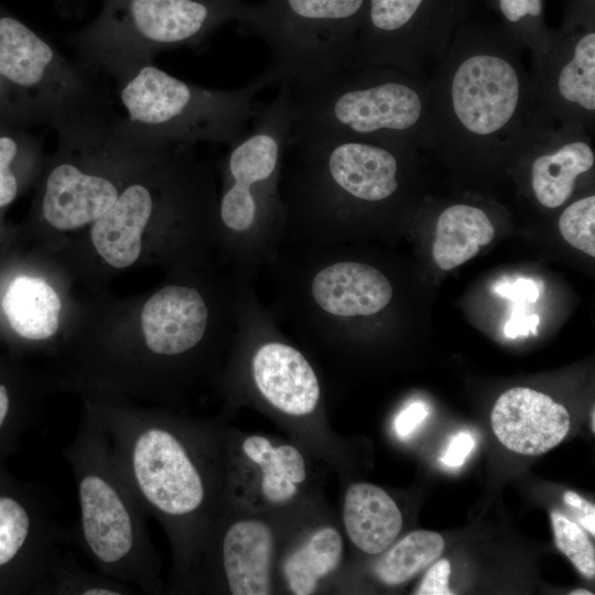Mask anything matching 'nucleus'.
Masks as SVG:
<instances>
[{"instance_id":"obj_27","label":"nucleus","mask_w":595,"mask_h":595,"mask_svg":"<svg viewBox=\"0 0 595 595\" xmlns=\"http://www.w3.org/2000/svg\"><path fill=\"white\" fill-rule=\"evenodd\" d=\"M562 237L574 248L595 257V196L569 205L559 218Z\"/></svg>"},{"instance_id":"obj_3","label":"nucleus","mask_w":595,"mask_h":595,"mask_svg":"<svg viewBox=\"0 0 595 595\" xmlns=\"http://www.w3.org/2000/svg\"><path fill=\"white\" fill-rule=\"evenodd\" d=\"M217 193L199 164L183 154H162L88 227L89 249L115 271L145 263L169 271L216 263Z\"/></svg>"},{"instance_id":"obj_10","label":"nucleus","mask_w":595,"mask_h":595,"mask_svg":"<svg viewBox=\"0 0 595 595\" xmlns=\"http://www.w3.org/2000/svg\"><path fill=\"white\" fill-rule=\"evenodd\" d=\"M235 337L249 349L252 386L268 403L294 416L317 408V375L304 354L281 335L278 320L257 294L255 274L242 292Z\"/></svg>"},{"instance_id":"obj_14","label":"nucleus","mask_w":595,"mask_h":595,"mask_svg":"<svg viewBox=\"0 0 595 595\" xmlns=\"http://www.w3.org/2000/svg\"><path fill=\"white\" fill-rule=\"evenodd\" d=\"M592 133L575 127H556L523 153L531 156L529 184L536 201L559 208L573 195L577 178L595 163Z\"/></svg>"},{"instance_id":"obj_33","label":"nucleus","mask_w":595,"mask_h":595,"mask_svg":"<svg viewBox=\"0 0 595 595\" xmlns=\"http://www.w3.org/2000/svg\"><path fill=\"white\" fill-rule=\"evenodd\" d=\"M428 416V409L421 401H416L402 410L394 421V429L400 437L409 436Z\"/></svg>"},{"instance_id":"obj_11","label":"nucleus","mask_w":595,"mask_h":595,"mask_svg":"<svg viewBox=\"0 0 595 595\" xmlns=\"http://www.w3.org/2000/svg\"><path fill=\"white\" fill-rule=\"evenodd\" d=\"M67 538L37 490L0 465V594H37Z\"/></svg>"},{"instance_id":"obj_23","label":"nucleus","mask_w":595,"mask_h":595,"mask_svg":"<svg viewBox=\"0 0 595 595\" xmlns=\"http://www.w3.org/2000/svg\"><path fill=\"white\" fill-rule=\"evenodd\" d=\"M343 541L333 528H322L284 563V575L296 595L312 594L317 582L339 564Z\"/></svg>"},{"instance_id":"obj_19","label":"nucleus","mask_w":595,"mask_h":595,"mask_svg":"<svg viewBox=\"0 0 595 595\" xmlns=\"http://www.w3.org/2000/svg\"><path fill=\"white\" fill-rule=\"evenodd\" d=\"M344 524L349 539L368 554L383 552L402 528V515L394 500L380 487L359 483L345 496Z\"/></svg>"},{"instance_id":"obj_15","label":"nucleus","mask_w":595,"mask_h":595,"mask_svg":"<svg viewBox=\"0 0 595 595\" xmlns=\"http://www.w3.org/2000/svg\"><path fill=\"white\" fill-rule=\"evenodd\" d=\"M120 187L107 176L63 162L48 173L41 203L47 226L57 232L88 228L116 202Z\"/></svg>"},{"instance_id":"obj_25","label":"nucleus","mask_w":595,"mask_h":595,"mask_svg":"<svg viewBox=\"0 0 595 595\" xmlns=\"http://www.w3.org/2000/svg\"><path fill=\"white\" fill-rule=\"evenodd\" d=\"M137 588L119 580L94 572L72 554L61 553L41 585V595H130Z\"/></svg>"},{"instance_id":"obj_7","label":"nucleus","mask_w":595,"mask_h":595,"mask_svg":"<svg viewBox=\"0 0 595 595\" xmlns=\"http://www.w3.org/2000/svg\"><path fill=\"white\" fill-rule=\"evenodd\" d=\"M76 487L75 542L107 576L137 591L155 592L156 563L144 509L125 479L108 435L85 407L72 442L63 448Z\"/></svg>"},{"instance_id":"obj_30","label":"nucleus","mask_w":595,"mask_h":595,"mask_svg":"<svg viewBox=\"0 0 595 595\" xmlns=\"http://www.w3.org/2000/svg\"><path fill=\"white\" fill-rule=\"evenodd\" d=\"M451 563L446 559L435 562L426 572L420 585L416 595H452L454 594L450 586Z\"/></svg>"},{"instance_id":"obj_6","label":"nucleus","mask_w":595,"mask_h":595,"mask_svg":"<svg viewBox=\"0 0 595 595\" xmlns=\"http://www.w3.org/2000/svg\"><path fill=\"white\" fill-rule=\"evenodd\" d=\"M220 166L217 193L216 258L221 266L253 270L271 264L286 235L280 180L290 131V90L252 117Z\"/></svg>"},{"instance_id":"obj_8","label":"nucleus","mask_w":595,"mask_h":595,"mask_svg":"<svg viewBox=\"0 0 595 595\" xmlns=\"http://www.w3.org/2000/svg\"><path fill=\"white\" fill-rule=\"evenodd\" d=\"M367 0H263L245 4L235 22L262 40L268 85L301 86L350 66Z\"/></svg>"},{"instance_id":"obj_1","label":"nucleus","mask_w":595,"mask_h":595,"mask_svg":"<svg viewBox=\"0 0 595 595\" xmlns=\"http://www.w3.org/2000/svg\"><path fill=\"white\" fill-rule=\"evenodd\" d=\"M253 270L219 263L170 271L139 300L132 326H91L69 335L47 376L52 388L82 397L158 398L236 332Z\"/></svg>"},{"instance_id":"obj_21","label":"nucleus","mask_w":595,"mask_h":595,"mask_svg":"<svg viewBox=\"0 0 595 595\" xmlns=\"http://www.w3.org/2000/svg\"><path fill=\"white\" fill-rule=\"evenodd\" d=\"M54 58L51 46L17 19L0 18V75L23 87L39 84Z\"/></svg>"},{"instance_id":"obj_31","label":"nucleus","mask_w":595,"mask_h":595,"mask_svg":"<svg viewBox=\"0 0 595 595\" xmlns=\"http://www.w3.org/2000/svg\"><path fill=\"white\" fill-rule=\"evenodd\" d=\"M523 304L515 303L511 316L505 325V334L509 338L527 336L530 333L533 335L537 334V326L540 318L537 314H529Z\"/></svg>"},{"instance_id":"obj_13","label":"nucleus","mask_w":595,"mask_h":595,"mask_svg":"<svg viewBox=\"0 0 595 595\" xmlns=\"http://www.w3.org/2000/svg\"><path fill=\"white\" fill-rule=\"evenodd\" d=\"M490 423L498 441L523 455H540L566 436L571 420L564 405L527 387L505 391L494 404Z\"/></svg>"},{"instance_id":"obj_24","label":"nucleus","mask_w":595,"mask_h":595,"mask_svg":"<svg viewBox=\"0 0 595 595\" xmlns=\"http://www.w3.org/2000/svg\"><path fill=\"white\" fill-rule=\"evenodd\" d=\"M443 549L444 540L437 532L413 531L379 559L375 573L387 585L404 583L436 560Z\"/></svg>"},{"instance_id":"obj_29","label":"nucleus","mask_w":595,"mask_h":595,"mask_svg":"<svg viewBox=\"0 0 595 595\" xmlns=\"http://www.w3.org/2000/svg\"><path fill=\"white\" fill-rule=\"evenodd\" d=\"M18 147L10 137H0V207L9 205L18 194V181L11 170Z\"/></svg>"},{"instance_id":"obj_37","label":"nucleus","mask_w":595,"mask_h":595,"mask_svg":"<svg viewBox=\"0 0 595 595\" xmlns=\"http://www.w3.org/2000/svg\"><path fill=\"white\" fill-rule=\"evenodd\" d=\"M591 418H592V431L594 432L595 431V412H594V408L592 410V413H591Z\"/></svg>"},{"instance_id":"obj_2","label":"nucleus","mask_w":595,"mask_h":595,"mask_svg":"<svg viewBox=\"0 0 595 595\" xmlns=\"http://www.w3.org/2000/svg\"><path fill=\"white\" fill-rule=\"evenodd\" d=\"M526 51L509 35L461 30L428 76L433 149L450 158H519L556 128L543 111Z\"/></svg>"},{"instance_id":"obj_26","label":"nucleus","mask_w":595,"mask_h":595,"mask_svg":"<svg viewBox=\"0 0 595 595\" xmlns=\"http://www.w3.org/2000/svg\"><path fill=\"white\" fill-rule=\"evenodd\" d=\"M551 523L558 549L583 576L594 578L595 549L584 530L558 511L551 512Z\"/></svg>"},{"instance_id":"obj_28","label":"nucleus","mask_w":595,"mask_h":595,"mask_svg":"<svg viewBox=\"0 0 595 595\" xmlns=\"http://www.w3.org/2000/svg\"><path fill=\"white\" fill-rule=\"evenodd\" d=\"M499 10L505 20L517 26L512 39L518 43L521 24L537 23L538 28L547 34H551L539 26L542 14V0H498Z\"/></svg>"},{"instance_id":"obj_12","label":"nucleus","mask_w":595,"mask_h":595,"mask_svg":"<svg viewBox=\"0 0 595 595\" xmlns=\"http://www.w3.org/2000/svg\"><path fill=\"white\" fill-rule=\"evenodd\" d=\"M530 69L539 102L552 123L593 134L595 32L553 34L547 53Z\"/></svg>"},{"instance_id":"obj_18","label":"nucleus","mask_w":595,"mask_h":595,"mask_svg":"<svg viewBox=\"0 0 595 595\" xmlns=\"http://www.w3.org/2000/svg\"><path fill=\"white\" fill-rule=\"evenodd\" d=\"M272 543V532L261 521L244 520L229 527L223 540V566L231 594L271 593Z\"/></svg>"},{"instance_id":"obj_22","label":"nucleus","mask_w":595,"mask_h":595,"mask_svg":"<svg viewBox=\"0 0 595 595\" xmlns=\"http://www.w3.org/2000/svg\"><path fill=\"white\" fill-rule=\"evenodd\" d=\"M247 456L262 470V493L272 502L292 498L296 485L305 479V462L292 445L274 447L266 437L252 435L244 441Z\"/></svg>"},{"instance_id":"obj_34","label":"nucleus","mask_w":595,"mask_h":595,"mask_svg":"<svg viewBox=\"0 0 595 595\" xmlns=\"http://www.w3.org/2000/svg\"><path fill=\"white\" fill-rule=\"evenodd\" d=\"M474 446L473 436L468 432H461L451 440L442 461L448 466H461Z\"/></svg>"},{"instance_id":"obj_5","label":"nucleus","mask_w":595,"mask_h":595,"mask_svg":"<svg viewBox=\"0 0 595 595\" xmlns=\"http://www.w3.org/2000/svg\"><path fill=\"white\" fill-rule=\"evenodd\" d=\"M288 87V143L334 138L433 149L426 77L388 66L347 67L320 82Z\"/></svg>"},{"instance_id":"obj_36","label":"nucleus","mask_w":595,"mask_h":595,"mask_svg":"<svg viewBox=\"0 0 595 595\" xmlns=\"http://www.w3.org/2000/svg\"><path fill=\"white\" fill-rule=\"evenodd\" d=\"M570 594L571 595H592L593 593L584 588H578V589L572 591Z\"/></svg>"},{"instance_id":"obj_32","label":"nucleus","mask_w":595,"mask_h":595,"mask_svg":"<svg viewBox=\"0 0 595 595\" xmlns=\"http://www.w3.org/2000/svg\"><path fill=\"white\" fill-rule=\"evenodd\" d=\"M495 292L515 303H533L539 298L538 286L530 279H517L513 282L500 283L495 288Z\"/></svg>"},{"instance_id":"obj_9","label":"nucleus","mask_w":595,"mask_h":595,"mask_svg":"<svg viewBox=\"0 0 595 595\" xmlns=\"http://www.w3.org/2000/svg\"><path fill=\"white\" fill-rule=\"evenodd\" d=\"M267 86L260 74L239 88L205 89L144 65L125 85L120 99L130 119L161 140L206 139L230 147L246 133L256 96Z\"/></svg>"},{"instance_id":"obj_17","label":"nucleus","mask_w":595,"mask_h":595,"mask_svg":"<svg viewBox=\"0 0 595 595\" xmlns=\"http://www.w3.org/2000/svg\"><path fill=\"white\" fill-rule=\"evenodd\" d=\"M1 306L21 339L45 345L53 355L57 351L63 303L48 281L30 274L15 277L3 293Z\"/></svg>"},{"instance_id":"obj_35","label":"nucleus","mask_w":595,"mask_h":595,"mask_svg":"<svg viewBox=\"0 0 595 595\" xmlns=\"http://www.w3.org/2000/svg\"><path fill=\"white\" fill-rule=\"evenodd\" d=\"M564 502L575 510L578 520L595 513V507L574 491H566L563 495Z\"/></svg>"},{"instance_id":"obj_4","label":"nucleus","mask_w":595,"mask_h":595,"mask_svg":"<svg viewBox=\"0 0 595 595\" xmlns=\"http://www.w3.org/2000/svg\"><path fill=\"white\" fill-rule=\"evenodd\" d=\"M280 191L284 246H337L359 224L392 210L404 192L413 147L356 139L310 138L286 144ZM282 247V248H283Z\"/></svg>"},{"instance_id":"obj_20","label":"nucleus","mask_w":595,"mask_h":595,"mask_svg":"<svg viewBox=\"0 0 595 595\" xmlns=\"http://www.w3.org/2000/svg\"><path fill=\"white\" fill-rule=\"evenodd\" d=\"M495 228L484 209L457 203L443 209L435 226L432 256L443 270L454 269L488 245Z\"/></svg>"},{"instance_id":"obj_16","label":"nucleus","mask_w":595,"mask_h":595,"mask_svg":"<svg viewBox=\"0 0 595 595\" xmlns=\"http://www.w3.org/2000/svg\"><path fill=\"white\" fill-rule=\"evenodd\" d=\"M242 0H132L139 34L151 43L174 45L201 39L219 24L236 21Z\"/></svg>"}]
</instances>
